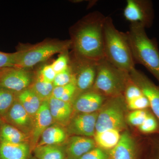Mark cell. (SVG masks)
<instances>
[{"label":"cell","mask_w":159,"mask_h":159,"mask_svg":"<svg viewBox=\"0 0 159 159\" xmlns=\"http://www.w3.org/2000/svg\"><path fill=\"white\" fill-rule=\"evenodd\" d=\"M106 18L101 12L95 11L74 27L71 41L75 54L97 61L105 58L104 26Z\"/></svg>","instance_id":"6da1fadb"},{"label":"cell","mask_w":159,"mask_h":159,"mask_svg":"<svg viewBox=\"0 0 159 159\" xmlns=\"http://www.w3.org/2000/svg\"><path fill=\"white\" fill-rule=\"evenodd\" d=\"M105 58L118 68L129 72L135 62L127 33L116 29L112 20L106 16L104 26Z\"/></svg>","instance_id":"7a4b0ae2"},{"label":"cell","mask_w":159,"mask_h":159,"mask_svg":"<svg viewBox=\"0 0 159 159\" xmlns=\"http://www.w3.org/2000/svg\"><path fill=\"white\" fill-rule=\"evenodd\" d=\"M145 28L130 24L127 32L135 62L145 66L159 82V51L155 42L148 38Z\"/></svg>","instance_id":"3957f363"},{"label":"cell","mask_w":159,"mask_h":159,"mask_svg":"<svg viewBox=\"0 0 159 159\" xmlns=\"http://www.w3.org/2000/svg\"><path fill=\"white\" fill-rule=\"evenodd\" d=\"M129 79V72L118 68L104 58L98 61L93 89L107 98L122 96Z\"/></svg>","instance_id":"277c9868"},{"label":"cell","mask_w":159,"mask_h":159,"mask_svg":"<svg viewBox=\"0 0 159 159\" xmlns=\"http://www.w3.org/2000/svg\"><path fill=\"white\" fill-rule=\"evenodd\" d=\"M126 107L123 95L108 98L99 111L96 132L115 129L121 131L126 129Z\"/></svg>","instance_id":"5b68a950"},{"label":"cell","mask_w":159,"mask_h":159,"mask_svg":"<svg viewBox=\"0 0 159 159\" xmlns=\"http://www.w3.org/2000/svg\"><path fill=\"white\" fill-rule=\"evenodd\" d=\"M71 46V40L46 42L26 50L19 51L16 67L25 69L32 67L47 60L55 54L67 52Z\"/></svg>","instance_id":"8992f818"},{"label":"cell","mask_w":159,"mask_h":159,"mask_svg":"<svg viewBox=\"0 0 159 159\" xmlns=\"http://www.w3.org/2000/svg\"><path fill=\"white\" fill-rule=\"evenodd\" d=\"M98 61L75 54V59L70 66L75 79L77 95L93 89L97 76Z\"/></svg>","instance_id":"52a82bcc"},{"label":"cell","mask_w":159,"mask_h":159,"mask_svg":"<svg viewBox=\"0 0 159 159\" xmlns=\"http://www.w3.org/2000/svg\"><path fill=\"white\" fill-rule=\"evenodd\" d=\"M123 15L131 24L141 25L145 28L151 26L153 11L151 2L146 0H127Z\"/></svg>","instance_id":"ba28073f"},{"label":"cell","mask_w":159,"mask_h":159,"mask_svg":"<svg viewBox=\"0 0 159 159\" xmlns=\"http://www.w3.org/2000/svg\"><path fill=\"white\" fill-rule=\"evenodd\" d=\"M31 74L25 69L7 68L0 70V86L17 94L30 86Z\"/></svg>","instance_id":"9c48e42d"},{"label":"cell","mask_w":159,"mask_h":159,"mask_svg":"<svg viewBox=\"0 0 159 159\" xmlns=\"http://www.w3.org/2000/svg\"><path fill=\"white\" fill-rule=\"evenodd\" d=\"M107 98L92 89L77 95L72 102L73 110L77 113L97 112L102 108Z\"/></svg>","instance_id":"30bf717a"},{"label":"cell","mask_w":159,"mask_h":159,"mask_svg":"<svg viewBox=\"0 0 159 159\" xmlns=\"http://www.w3.org/2000/svg\"><path fill=\"white\" fill-rule=\"evenodd\" d=\"M131 79L148 99L150 107L159 120V86L153 83L146 75L134 68L129 72Z\"/></svg>","instance_id":"8fae6325"},{"label":"cell","mask_w":159,"mask_h":159,"mask_svg":"<svg viewBox=\"0 0 159 159\" xmlns=\"http://www.w3.org/2000/svg\"><path fill=\"white\" fill-rule=\"evenodd\" d=\"M99 111L93 113H77L71 118L67 132L74 136L94 137Z\"/></svg>","instance_id":"7c38bea8"},{"label":"cell","mask_w":159,"mask_h":159,"mask_svg":"<svg viewBox=\"0 0 159 159\" xmlns=\"http://www.w3.org/2000/svg\"><path fill=\"white\" fill-rule=\"evenodd\" d=\"M1 119L3 122L15 126L25 133L32 130L33 120L16 99L6 115Z\"/></svg>","instance_id":"4fadbf2b"},{"label":"cell","mask_w":159,"mask_h":159,"mask_svg":"<svg viewBox=\"0 0 159 159\" xmlns=\"http://www.w3.org/2000/svg\"><path fill=\"white\" fill-rule=\"evenodd\" d=\"M54 122L49 109L48 100L43 101L33 120L31 137V146L34 148L43 132Z\"/></svg>","instance_id":"5bb4252c"},{"label":"cell","mask_w":159,"mask_h":159,"mask_svg":"<svg viewBox=\"0 0 159 159\" xmlns=\"http://www.w3.org/2000/svg\"><path fill=\"white\" fill-rule=\"evenodd\" d=\"M108 152L110 159H138V145L128 130L121 134L116 146Z\"/></svg>","instance_id":"9a60e30c"},{"label":"cell","mask_w":159,"mask_h":159,"mask_svg":"<svg viewBox=\"0 0 159 159\" xmlns=\"http://www.w3.org/2000/svg\"><path fill=\"white\" fill-rule=\"evenodd\" d=\"M97 147L94 139L73 136L68 139L65 146L66 159H80L86 153Z\"/></svg>","instance_id":"2e32d148"},{"label":"cell","mask_w":159,"mask_h":159,"mask_svg":"<svg viewBox=\"0 0 159 159\" xmlns=\"http://www.w3.org/2000/svg\"><path fill=\"white\" fill-rule=\"evenodd\" d=\"M48 104L54 122L60 126L67 125L74 111L72 102L51 97L48 100Z\"/></svg>","instance_id":"e0dca14e"},{"label":"cell","mask_w":159,"mask_h":159,"mask_svg":"<svg viewBox=\"0 0 159 159\" xmlns=\"http://www.w3.org/2000/svg\"><path fill=\"white\" fill-rule=\"evenodd\" d=\"M30 151L28 142L11 144L0 142V159H28Z\"/></svg>","instance_id":"ac0fdd59"},{"label":"cell","mask_w":159,"mask_h":159,"mask_svg":"<svg viewBox=\"0 0 159 159\" xmlns=\"http://www.w3.org/2000/svg\"><path fill=\"white\" fill-rule=\"evenodd\" d=\"M67 132L62 126L51 125L43 132L36 146L59 145L64 143L67 138Z\"/></svg>","instance_id":"d6986e66"},{"label":"cell","mask_w":159,"mask_h":159,"mask_svg":"<svg viewBox=\"0 0 159 159\" xmlns=\"http://www.w3.org/2000/svg\"><path fill=\"white\" fill-rule=\"evenodd\" d=\"M16 99L34 120L43 102L38 96L29 87L16 94Z\"/></svg>","instance_id":"ffe728a7"},{"label":"cell","mask_w":159,"mask_h":159,"mask_svg":"<svg viewBox=\"0 0 159 159\" xmlns=\"http://www.w3.org/2000/svg\"><path fill=\"white\" fill-rule=\"evenodd\" d=\"M28 138L27 134L15 126L2 121L0 127V142L20 144L28 142Z\"/></svg>","instance_id":"44dd1931"},{"label":"cell","mask_w":159,"mask_h":159,"mask_svg":"<svg viewBox=\"0 0 159 159\" xmlns=\"http://www.w3.org/2000/svg\"><path fill=\"white\" fill-rule=\"evenodd\" d=\"M119 131L107 129L95 133L94 140L97 147L106 151H110L116 146L121 139Z\"/></svg>","instance_id":"7402d4cb"},{"label":"cell","mask_w":159,"mask_h":159,"mask_svg":"<svg viewBox=\"0 0 159 159\" xmlns=\"http://www.w3.org/2000/svg\"><path fill=\"white\" fill-rule=\"evenodd\" d=\"M34 152L38 159H66L65 148L61 145L36 146L34 148Z\"/></svg>","instance_id":"603a6c76"},{"label":"cell","mask_w":159,"mask_h":159,"mask_svg":"<svg viewBox=\"0 0 159 159\" xmlns=\"http://www.w3.org/2000/svg\"><path fill=\"white\" fill-rule=\"evenodd\" d=\"M78 94L75 81L63 86L55 87L52 97L65 102H72Z\"/></svg>","instance_id":"cb8c5ba5"},{"label":"cell","mask_w":159,"mask_h":159,"mask_svg":"<svg viewBox=\"0 0 159 159\" xmlns=\"http://www.w3.org/2000/svg\"><path fill=\"white\" fill-rule=\"evenodd\" d=\"M29 88L43 102L48 100L52 97L54 87L53 83L43 82L36 80V81Z\"/></svg>","instance_id":"d4e9b609"},{"label":"cell","mask_w":159,"mask_h":159,"mask_svg":"<svg viewBox=\"0 0 159 159\" xmlns=\"http://www.w3.org/2000/svg\"><path fill=\"white\" fill-rule=\"evenodd\" d=\"M16 94L0 86V117H4L16 99Z\"/></svg>","instance_id":"484cf974"},{"label":"cell","mask_w":159,"mask_h":159,"mask_svg":"<svg viewBox=\"0 0 159 159\" xmlns=\"http://www.w3.org/2000/svg\"><path fill=\"white\" fill-rule=\"evenodd\" d=\"M75 81V79L70 66L66 70L56 74L53 82L55 87L63 86Z\"/></svg>","instance_id":"4316f807"},{"label":"cell","mask_w":159,"mask_h":159,"mask_svg":"<svg viewBox=\"0 0 159 159\" xmlns=\"http://www.w3.org/2000/svg\"><path fill=\"white\" fill-rule=\"evenodd\" d=\"M19 51L13 53L0 51V70L7 68L16 66Z\"/></svg>","instance_id":"83f0119b"},{"label":"cell","mask_w":159,"mask_h":159,"mask_svg":"<svg viewBox=\"0 0 159 159\" xmlns=\"http://www.w3.org/2000/svg\"><path fill=\"white\" fill-rule=\"evenodd\" d=\"M149 113L145 110L133 111L126 117V120L131 125L139 127L145 121Z\"/></svg>","instance_id":"f1b7e54d"},{"label":"cell","mask_w":159,"mask_h":159,"mask_svg":"<svg viewBox=\"0 0 159 159\" xmlns=\"http://www.w3.org/2000/svg\"><path fill=\"white\" fill-rule=\"evenodd\" d=\"M56 74L51 65H46L40 70L36 80L43 82L53 83Z\"/></svg>","instance_id":"f546056e"},{"label":"cell","mask_w":159,"mask_h":159,"mask_svg":"<svg viewBox=\"0 0 159 159\" xmlns=\"http://www.w3.org/2000/svg\"><path fill=\"white\" fill-rule=\"evenodd\" d=\"M56 74L67 70L70 66V60L67 52L61 53L60 56L51 65Z\"/></svg>","instance_id":"4dcf8cb0"},{"label":"cell","mask_w":159,"mask_h":159,"mask_svg":"<svg viewBox=\"0 0 159 159\" xmlns=\"http://www.w3.org/2000/svg\"><path fill=\"white\" fill-rule=\"evenodd\" d=\"M128 109L131 111L142 110L150 107V104L148 99L145 95L133 100L125 102Z\"/></svg>","instance_id":"1f68e13d"},{"label":"cell","mask_w":159,"mask_h":159,"mask_svg":"<svg viewBox=\"0 0 159 159\" xmlns=\"http://www.w3.org/2000/svg\"><path fill=\"white\" fill-rule=\"evenodd\" d=\"M157 127L156 119L152 114L149 113L145 121L138 128L143 133L149 134L155 131Z\"/></svg>","instance_id":"d6a6232c"},{"label":"cell","mask_w":159,"mask_h":159,"mask_svg":"<svg viewBox=\"0 0 159 159\" xmlns=\"http://www.w3.org/2000/svg\"><path fill=\"white\" fill-rule=\"evenodd\" d=\"M80 159H110L107 151L97 147L90 151Z\"/></svg>","instance_id":"836d02e7"},{"label":"cell","mask_w":159,"mask_h":159,"mask_svg":"<svg viewBox=\"0 0 159 159\" xmlns=\"http://www.w3.org/2000/svg\"><path fill=\"white\" fill-rule=\"evenodd\" d=\"M2 119H1V117H0V127H1V125H2Z\"/></svg>","instance_id":"e575fe53"},{"label":"cell","mask_w":159,"mask_h":159,"mask_svg":"<svg viewBox=\"0 0 159 159\" xmlns=\"http://www.w3.org/2000/svg\"><path fill=\"white\" fill-rule=\"evenodd\" d=\"M30 159H38L37 158H36L35 157H33L31 158Z\"/></svg>","instance_id":"d590c367"}]
</instances>
